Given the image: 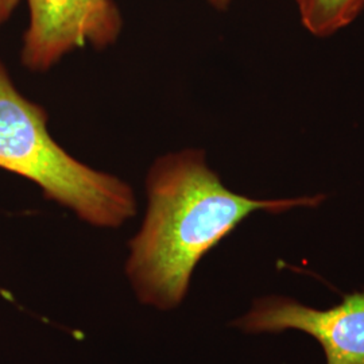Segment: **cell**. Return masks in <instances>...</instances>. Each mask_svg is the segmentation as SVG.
Here are the masks:
<instances>
[{
    "instance_id": "5b68a950",
    "label": "cell",
    "mask_w": 364,
    "mask_h": 364,
    "mask_svg": "<svg viewBox=\"0 0 364 364\" xmlns=\"http://www.w3.org/2000/svg\"><path fill=\"white\" fill-rule=\"evenodd\" d=\"M302 26L328 38L350 26L364 10V0H296Z\"/></svg>"
},
{
    "instance_id": "52a82bcc",
    "label": "cell",
    "mask_w": 364,
    "mask_h": 364,
    "mask_svg": "<svg viewBox=\"0 0 364 364\" xmlns=\"http://www.w3.org/2000/svg\"><path fill=\"white\" fill-rule=\"evenodd\" d=\"M209 6H212L218 11H227L232 3V0H207Z\"/></svg>"
},
{
    "instance_id": "3957f363",
    "label": "cell",
    "mask_w": 364,
    "mask_h": 364,
    "mask_svg": "<svg viewBox=\"0 0 364 364\" xmlns=\"http://www.w3.org/2000/svg\"><path fill=\"white\" fill-rule=\"evenodd\" d=\"M30 21L22 63L46 72L66 54L92 45L103 50L117 42L123 18L114 0H27Z\"/></svg>"
},
{
    "instance_id": "7a4b0ae2",
    "label": "cell",
    "mask_w": 364,
    "mask_h": 364,
    "mask_svg": "<svg viewBox=\"0 0 364 364\" xmlns=\"http://www.w3.org/2000/svg\"><path fill=\"white\" fill-rule=\"evenodd\" d=\"M0 169L37 183L46 198L95 227L117 228L136 212L129 183L80 162L48 130V114L14 85L0 61Z\"/></svg>"
},
{
    "instance_id": "277c9868",
    "label": "cell",
    "mask_w": 364,
    "mask_h": 364,
    "mask_svg": "<svg viewBox=\"0 0 364 364\" xmlns=\"http://www.w3.org/2000/svg\"><path fill=\"white\" fill-rule=\"evenodd\" d=\"M235 326L247 333L297 329L321 344L326 364H364V291L344 296L338 305L326 311L282 297L258 299Z\"/></svg>"
},
{
    "instance_id": "8992f818",
    "label": "cell",
    "mask_w": 364,
    "mask_h": 364,
    "mask_svg": "<svg viewBox=\"0 0 364 364\" xmlns=\"http://www.w3.org/2000/svg\"><path fill=\"white\" fill-rule=\"evenodd\" d=\"M19 3L21 0H0V27L10 19Z\"/></svg>"
},
{
    "instance_id": "6da1fadb",
    "label": "cell",
    "mask_w": 364,
    "mask_h": 364,
    "mask_svg": "<svg viewBox=\"0 0 364 364\" xmlns=\"http://www.w3.org/2000/svg\"><path fill=\"white\" fill-rule=\"evenodd\" d=\"M147 210L130 242L126 273L141 302L159 311L181 304L197 263L258 210L316 208L324 195L258 200L230 191L200 149L159 156L146 178Z\"/></svg>"
}]
</instances>
